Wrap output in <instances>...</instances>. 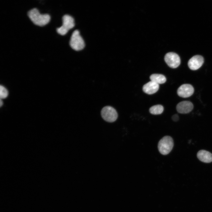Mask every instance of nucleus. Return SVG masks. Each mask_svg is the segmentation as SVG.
<instances>
[{"label":"nucleus","mask_w":212,"mask_h":212,"mask_svg":"<svg viewBox=\"0 0 212 212\" xmlns=\"http://www.w3.org/2000/svg\"><path fill=\"white\" fill-rule=\"evenodd\" d=\"M28 15L35 24L43 26L47 24L50 20V16L48 14H41L36 8H33L28 12Z\"/></svg>","instance_id":"f257e3e1"},{"label":"nucleus","mask_w":212,"mask_h":212,"mask_svg":"<svg viewBox=\"0 0 212 212\" xmlns=\"http://www.w3.org/2000/svg\"><path fill=\"white\" fill-rule=\"evenodd\" d=\"M174 145L173 140L170 136H165L159 141L158 149L160 153L163 155L168 154L172 149Z\"/></svg>","instance_id":"f03ea898"},{"label":"nucleus","mask_w":212,"mask_h":212,"mask_svg":"<svg viewBox=\"0 0 212 212\" xmlns=\"http://www.w3.org/2000/svg\"><path fill=\"white\" fill-rule=\"evenodd\" d=\"M69 45L73 49L76 51L81 50L85 47L84 41L78 30H75L72 33L69 41Z\"/></svg>","instance_id":"7ed1b4c3"},{"label":"nucleus","mask_w":212,"mask_h":212,"mask_svg":"<svg viewBox=\"0 0 212 212\" xmlns=\"http://www.w3.org/2000/svg\"><path fill=\"white\" fill-rule=\"evenodd\" d=\"M62 25L57 29V32L62 35L66 34L69 30L73 28L75 25L74 18L71 16L66 14L62 18Z\"/></svg>","instance_id":"20e7f679"},{"label":"nucleus","mask_w":212,"mask_h":212,"mask_svg":"<svg viewBox=\"0 0 212 212\" xmlns=\"http://www.w3.org/2000/svg\"><path fill=\"white\" fill-rule=\"evenodd\" d=\"M101 114L102 118L105 121L109 122H115L118 117L116 110L110 106L104 107L101 111Z\"/></svg>","instance_id":"39448f33"},{"label":"nucleus","mask_w":212,"mask_h":212,"mask_svg":"<svg viewBox=\"0 0 212 212\" xmlns=\"http://www.w3.org/2000/svg\"><path fill=\"white\" fill-rule=\"evenodd\" d=\"M164 60L167 65L170 68L177 67L180 63V59L179 55L175 53L169 52L165 56Z\"/></svg>","instance_id":"423d86ee"},{"label":"nucleus","mask_w":212,"mask_h":212,"mask_svg":"<svg viewBox=\"0 0 212 212\" xmlns=\"http://www.w3.org/2000/svg\"><path fill=\"white\" fill-rule=\"evenodd\" d=\"M194 88L191 85L183 84L180 86L177 90L178 95L183 98H187L191 96L194 92Z\"/></svg>","instance_id":"0eeeda50"},{"label":"nucleus","mask_w":212,"mask_h":212,"mask_svg":"<svg viewBox=\"0 0 212 212\" xmlns=\"http://www.w3.org/2000/svg\"><path fill=\"white\" fill-rule=\"evenodd\" d=\"M204 62L203 57L201 55H197L193 56L189 60L188 64L191 69L195 70L199 68Z\"/></svg>","instance_id":"6e6552de"},{"label":"nucleus","mask_w":212,"mask_h":212,"mask_svg":"<svg viewBox=\"0 0 212 212\" xmlns=\"http://www.w3.org/2000/svg\"><path fill=\"white\" fill-rule=\"evenodd\" d=\"M193 104L188 101H181L176 106L177 111L183 114L189 113L193 110Z\"/></svg>","instance_id":"1a4fd4ad"},{"label":"nucleus","mask_w":212,"mask_h":212,"mask_svg":"<svg viewBox=\"0 0 212 212\" xmlns=\"http://www.w3.org/2000/svg\"><path fill=\"white\" fill-rule=\"evenodd\" d=\"M159 88V84L150 81L143 86V90L146 93L151 95L156 92Z\"/></svg>","instance_id":"9d476101"},{"label":"nucleus","mask_w":212,"mask_h":212,"mask_svg":"<svg viewBox=\"0 0 212 212\" xmlns=\"http://www.w3.org/2000/svg\"><path fill=\"white\" fill-rule=\"evenodd\" d=\"M197 157L201 161L205 163H209L212 162V154L205 150H201L197 153Z\"/></svg>","instance_id":"9b49d317"},{"label":"nucleus","mask_w":212,"mask_h":212,"mask_svg":"<svg viewBox=\"0 0 212 212\" xmlns=\"http://www.w3.org/2000/svg\"><path fill=\"white\" fill-rule=\"evenodd\" d=\"M150 78L151 81L158 84H163L166 80L164 76L160 74H153L150 76Z\"/></svg>","instance_id":"f8f14e48"},{"label":"nucleus","mask_w":212,"mask_h":212,"mask_svg":"<svg viewBox=\"0 0 212 212\" xmlns=\"http://www.w3.org/2000/svg\"><path fill=\"white\" fill-rule=\"evenodd\" d=\"M163 107L162 105H157L150 107L149 111L152 114L157 115L161 114L163 112Z\"/></svg>","instance_id":"ddd939ff"},{"label":"nucleus","mask_w":212,"mask_h":212,"mask_svg":"<svg viewBox=\"0 0 212 212\" xmlns=\"http://www.w3.org/2000/svg\"><path fill=\"white\" fill-rule=\"evenodd\" d=\"M8 95V92L6 88L1 85L0 87V99L6 98Z\"/></svg>","instance_id":"4468645a"},{"label":"nucleus","mask_w":212,"mask_h":212,"mask_svg":"<svg viewBox=\"0 0 212 212\" xmlns=\"http://www.w3.org/2000/svg\"><path fill=\"white\" fill-rule=\"evenodd\" d=\"M172 119L174 121H177L179 119L178 115L176 114L173 115L172 117Z\"/></svg>","instance_id":"2eb2a0df"},{"label":"nucleus","mask_w":212,"mask_h":212,"mask_svg":"<svg viewBox=\"0 0 212 212\" xmlns=\"http://www.w3.org/2000/svg\"><path fill=\"white\" fill-rule=\"evenodd\" d=\"M3 104V101H2L1 99H0V106L1 107Z\"/></svg>","instance_id":"dca6fc26"}]
</instances>
